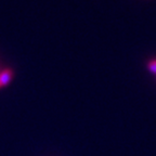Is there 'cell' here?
Listing matches in <instances>:
<instances>
[{"instance_id":"6da1fadb","label":"cell","mask_w":156,"mask_h":156,"mask_svg":"<svg viewBox=\"0 0 156 156\" xmlns=\"http://www.w3.org/2000/svg\"><path fill=\"white\" fill-rule=\"evenodd\" d=\"M13 78V71L11 68H5L0 73V86L5 87L11 83Z\"/></svg>"},{"instance_id":"7a4b0ae2","label":"cell","mask_w":156,"mask_h":156,"mask_svg":"<svg viewBox=\"0 0 156 156\" xmlns=\"http://www.w3.org/2000/svg\"><path fill=\"white\" fill-rule=\"evenodd\" d=\"M147 67H149L150 72L156 74V60H152V61H150L149 64H147Z\"/></svg>"},{"instance_id":"3957f363","label":"cell","mask_w":156,"mask_h":156,"mask_svg":"<svg viewBox=\"0 0 156 156\" xmlns=\"http://www.w3.org/2000/svg\"><path fill=\"white\" fill-rule=\"evenodd\" d=\"M0 88H1V86H0Z\"/></svg>"}]
</instances>
